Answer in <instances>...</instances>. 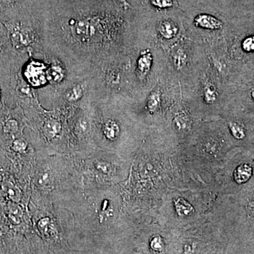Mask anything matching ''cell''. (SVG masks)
<instances>
[{"label": "cell", "instance_id": "obj_1", "mask_svg": "<svg viewBox=\"0 0 254 254\" xmlns=\"http://www.w3.org/2000/svg\"><path fill=\"white\" fill-rule=\"evenodd\" d=\"M13 43L18 47L28 46L33 42V35L27 28L15 27L11 32Z\"/></svg>", "mask_w": 254, "mask_h": 254}, {"label": "cell", "instance_id": "obj_2", "mask_svg": "<svg viewBox=\"0 0 254 254\" xmlns=\"http://www.w3.org/2000/svg\"><path fill=\"white\" fill-rule=\"evenodd\" d=\"M153 63V56L149 50L142 52L138 62H137V71L140 78H143L149 73Z\"/></svg>", "mask_w": 254, "mask_h": 254}, {"label": "cell", "instance_id": "obj_3", "mask_svg": "<svg viewBox=\"0 0 254 254\" xmlns=\"http://www.w3.org/2000/svg\"><path fill=\"white\" fill-rule=\"evenodd\" d=\"M195 26L205 29L216 30L222 28V23L211 15L200 14L194 19Z\"/></svg>", "mask_w": 254, "mask_h": 254}, {"label": "cell", "instance_id": "obj_4", "mask_svg": "<svg viewBox=\"0 0 254 254\" xmlns=\"http://www.w3.org/2000/svg\"><path fill=\"white\" fill-rule=\"evenodd\" d=\"M175 207L177 213L181 217L190 216L194 212L193 207L182 198L175 199Z\"/></svg>", "mask_w": 254, "mask_h": 254}, {"label": "cell", "instance_id": "obj_5", "mask_svg": "<svg viewBox=\"0 0 254 254\" xmlns=\"http://www.w3.org/2000/svg\"><path fill=\"white\" fill-rule=\"evenodd\" d=\"M177 26L170 21H165L159 26V32L165 39H172L177 33Z\"/></svg>", "mask_w": 254, "mask_h": 254}, {"label": "cell", "instance_id": "obj_6", "mask_svg": "<svg viewBox=\"0 0 254 254\" xmlns=\"http://www.w3.org/2000/svg\"><path fill=\"white\" fill-rule=\"evenodd\" d=\"M103 133L109 140H115L120 133L118 124L112 120H108L105 123L103 128Z\"/></svg>", "mask_w": 254, "mask_h": 254}, {"label": "cell", "instance_id": "obj_7", "mask_svg": "<svg viewBox=\"0 0 254 254\" xmlns=\"http://www.w3.org/2000/svg\"><path fill=\"white\" fill-rule=\"evenodd\" d=\"M252 170L249 165H242L237 169L235 173V180L237 183L242 184L250 180L252 176Z\"/></svg>", "mask_w": 254, "mask_h": 254}, {"label": "cell", "instance_id": "obj_8", "mask_svg": "<svg viewBox=\"0 0 254 254\" xmlns=\"http://www.w3.org/2000/svg\"><path fill=\"white\" fill-rule=\"evenodd\" d=\"M161 93L160 91L156 90L150 93L147 102V108L151 113H155L160 107V103H161Z\"/></svg>", "mask_w": 254, "mask_h": 254}, {"label": "cell", "instance_id": "obj_9", "mask_svg": "<svg viewBox=\"0 0 254 254\" xmlns=\"http://www.w3.org/2000/svg\"><path fill=\"white\" fill-rule=\"evenodd\" d=\"M48 76L50 81L60 83L64 77L63 68L60 65L53 64L48 70Z\"/></svg>", "mask_w": 254, "mask_h": 254}, {"label": "cell", "instance_id": "obj_10", "mask_svg": "<svg viewBox=\"0 0 254 254\" xmlns=\"http://www.w3.org/2000/svg\"><path fill=\"white\" fill-rule=\"evenodd\" d=\"M216 90L210 83H205L204 86V100L208 104H213L216 100Z\"/></svg>", "mask_w": 254, "mask_h": 254}, {"label": "cell", "instance_id": "obj_11", "mask_svg": "<svg viewBox=\"0 0 254 254\" xmlns=\"http://www.w3.org/2000/svg\"><path fill=\"white\" fill-rule=\"evenodd\" d=\"M60 125L58 122L55 120H50L45 124L44 132L47 136H54L60 130Z\"/></svg>", "mask_w": 254, "mask_h": 254}, {"label": "cell", "instance_id": "obj_12", "mask_svg": "<svg viewBox=\"0 0 254 254\" xmlns=\"http://www.w3.org/2000/svg\"><path fill=\"white\" fill-rule=\"evenodd\" d=\"M83 95V90L79 85H76L71 88L66 94V99L70 102H76L79 100Z\"/></svg>", "mask_w": 254, "mask_h": 254}, {"label": "cell", "instance_id": "obj_13", "mask_svg": "<svg viewBox=\"0 0 254 254\" xmlns=\"http://www.w3.org/2000/svg\"><path fill=\"white\" fill-rule=\"evenodd\" d=\"M150 247L152 250L157 253H160L163 252L165 248V244L162 237L160 236H155L150 241Z\"/></svg>", "mask_w": 254, "mask_h": 254}, {"label": "cell", "instance_id": "obj_14", "mask_svg": "<svg viewBox=\"0 0 254 254\" xmlns=\"http://www.w3.org/2000/svg\"><path fill=\"white\" fill-rule=\"evenodd\" d=\"M153 6L159 9H165L173 6V0H150Z\"/></svg>", "mask_w": 254, "mask_h": 254}, {"label": "cell", "instance_id": "obj_15", "mask_svg": "<svg viewBox=\"0 0 254 254\" xmlns=\"http://www.w3.org/2000/svg\"><path fill=\"white\" fill-rule=\"evenodd\" d=\"M243 48L245 51H254V37H250L244 41Z\"/></svg>", "mask_w": 254, "mask_h": 254}, {"label": "cell", "instance_id": "obj_16", "mask_svg": "<svg viewBox=\"0 0 254 254\" xmlns=\"http://www.w3.org/2000/svg\"><path fill=\"white\" fill-rule=\"evenodd\" d=\"M26 144L23 140H16L13 143V148L16 151H23L26 149Z\"/></svg>", "mask_w": 254, "mask_h": 254}, {"label": "cell", "instance_id": "obj_17", "mask_svg": "<svg viewBox=\"0 0 254 254\" xmlns=\"http://www.w3.org/2000/svg\"><path fill=\"white\" fill-rule=\"evenodd\" d=\"M230 128H231L232 133L236 138H242V137H244L243 131H242V128L240 127L232 124V125H230Z\"/></svg>", "mask_w": 254, "mask_h": 254}, {"label": "cell", "instance_id": "obj_18", "mask_svg": "<svg viewBox=\"0 0 254 254\" xmlns=\"http://www.w3.org/2000/svg\"><path fill=\"white\" fill-rule=\"evenodd\" d=\"M182 54V52L181 50H179L178 53H177V56L175 58V63L176 64V65L178 67H180L183 65V63H185V57H180Z\"/></svg>", "mask_w": 254, "mask_h": 254}, {"label": "cell", "instance_id": "obj_19", "mask_svg": "<svg viewBox=\"0 0 254 254\" xmlns=\"http://www.w3.org/2000/svg\"><path fill=\"white\" fill-rule=\"evenodd\" d=\"M5 128H6V130H7L9 133H11V132H14L17 130V126H16V124L15 122L9 121L6 123Z\"/></svg>", "mask_w": 254, "mask_h": 254}, {"label": "cell", "instance_id": "obj_20", "mask_svg": "<svg viewBox=\"0 0 254 254\" xmlns=\"http://www.w3.org/2000/svg\"><path fill=\"white\" fill-rule=\"evenodd\" d=\"M120 3L123 5L124 7L127 8L129 6V4L127 3L126 0H120Z\"/></svg>", "mask_w": 254, "mask_h": 254}, {"label": "cell", "instance_id": "obj_21", "mask_svg": "<svg viewBox=\"0 0 254 254\" xmlns=\"http://www.w3.org/2000/svg\"><path fill=\"white\" fill-rule=\"evenodd\" d=\"M252 96H253L254 99V91H253V93H252Z\"/></svg>", "mask_w": 254, "mask_h": 254}]
</instances>
